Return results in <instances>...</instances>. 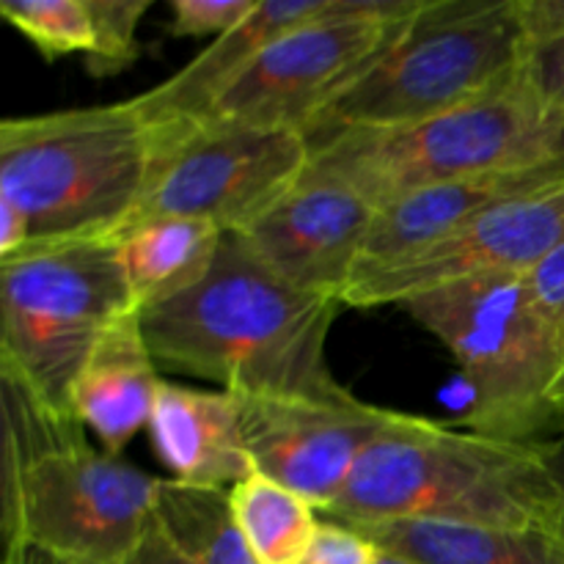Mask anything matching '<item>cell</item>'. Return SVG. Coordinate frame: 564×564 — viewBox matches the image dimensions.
<instances>
[{"mask_svg": "<svg viewBox=\"0 0 564 564\" xmlns=\"http://www.w3.org/2000/svg\"><path fill=\"white\" fill-rule=\"evenodd\" d=\"M308 174L341 182L375 209L441 182L540 169L564 160V113L523 80L466 105L380 130H345L314 143Z\"/></svg>", "mask_w": 564, "mask_h": 564, "instance_id": "obj_6", "label": "cell"}, {"mask_svg": "<svg viewBox=\"0 0 564 564\" xmlns=\"http://www.w3.org/2000/svg\"><path fill=\"white\" fill-rule=\"evenodd\" d=\"M562 400H564V380H562V389H560V405H562Z\"/></svg>", "mask_w": 564, "mask_h": 564, "instance_id": "obj_33", "label": "cell"}, {"mask_svg": "<svg viewBox=\"0 0 564 564\" xmlns=\"http://www.w3.org/2000/svg\"><path fill=\"white\" fill-rule=\"evenodd\" d=\"M127 564H193V562L176 549L174 540L160 529V523L152 521L149 532L143 534L141 545H138L135 554L130 556V562Z\"/></svg>", "mask_w": 564, "mask_h": 564, "instance_id": "obj_29", "label": "cell"}, {"mask_svg": "<svg viewBox=\"0 0 564 564\" xmlns=\"http://www.w3.org/2000/svg\"><path fill=\"white\" fill-rule=\"evenodd\" d=\"M543 457L551 468V477H554L556 488H560L562 496V534H564V435L560 438L543 444Z\"/></svg>", "mask_w": 564, "mask_h": 564, "instance_id": "obj_31", "label": "cell"}, {"mask_svg": "<svg viewBox=\"0 0 564 564\" xmlns=\"http://www.w3.org/2000/svg\"><path fill=\"white\" fill-rule=\"evenodd\" d=\"M149 435L176 482L231 490L253 474L242 441L240 402L231 391H198L163 380Z\"/></svg>", "mask_w": 564, "mask_h": 564, "instance_id": "obj_17", "label": "cell"}, {"mask_svg": "<svg viewBox=\"0 0 564 564\" xmlns=\"http://www.w3.org/2000/svg\"><path fill=\"white\" fill-rule=\"evenodd\" d=\"M424 0H330L328 11L257 55L204 119L303 132Z\"/></svg>", "mask_w": 564, "mask_h": 564, "instance_id": "obj_10", "label": "cell"}, {"mask_svg": "<svg viewBox=\"0 0 564 564\" xmlns=\"http://www.w3.org/2000/svg\"><path fill=\"white\" fill-rule=\"evenodd\" d=\"M3 564H72L58 560V556L47 554V551L36 549L28 543H11L3 549Z\"/></svg>", "mask_w": 564, "mask_h": 564, "instance_id": "obj_30", "label": "cell"}, {"mask_svg": "<svg viewBox=\"0 0 564 564\" xmlns=\"http://www.w3.org/2000/svg\"><path fill=\"white\" fill-rule=\"evenodd\" d=\"M435 336L468 383L466 430L523 444H549L564 430L560 389L564 345L540 317L527 273L479 275L400 303Z\"/></svg>", "mask_w": 564, "mask_h": 564, "instance_id": "obj_7", "label": "cell"}, {"mask_svg": "<svg viewBox=\"0 0 564 564\" xmlns=\"http://www.w3.org/2000/svg\"><path fill=\"white\" fill-rule=\"evenodd\" d=\"M564 246V176L501 202L435 246L352 281L341 303L400 306L419 292L499 273H529Z\"/></svg>", "mask_w": 564, "mask_h": 564, "instance_id": "obj_11", "label": "cell"}, {"mask_svg": "<svg viewBox=\"0 0 564 564\" xmlns=\"http://www.w3.org/2000/svg\"><path fill=\"white\" fill-rule=\"evenodd\" d=\"M562 176L564 160L540 165V169L441 182V185L422 187V191L394 198L375 213L372 229H369L367 246H364L361 268L352 281L380 268H389L400 259L413 257V253L435 246L444 237L455 235L460 226H466L485 209L523 196L529 191H538V187L562 180Z\"/></svg>", "mask_w": 564, "mask_h": 564, "instance_id": "obj_14", "label": "cell"}, {"mask_svg": "<svg viewBox=\"0 0 564 564\" xmlns=\"http://www.w3.org/2000/svg\"><path fill=\"white\" fill-rule=\"evenodd\" d=\"M527 58L518 0H424L303 130L308 147L345 130H380L485 97L518 80Z\"/></svg>", "mask_w": 564, "mask_h": 564, "instance_id": "obj_4", "label": "cell"}, {"mask_svg": "<svg viewBox=\"0 0 564 564\" xmlns=\"http://www.w3.org/2000/svg\"><path fill=\"white\" fill-rule=\"evenodd\" d=\"M163 378L143 334L141 312L121 314L102 330L72 386V411L102 449L121 455L149 427Z\"/></svg>", "mask_w": 564, "mask_h": 564, "instance_id": "obj_16", "label": "cell"}, {"mask_svg": "<svg viewBox=\"0 0 564 564\" xmlns=\"http://www.w3.org/2000/svg\"><path fill=\"white\" fill-rule=\"evenodd\" d=\"M352 529L367 534L386 554L413 564H564V534L554 529L438 521H391Z\"/></svg>", "mask_w": 564, "mask_h": 564, "instance_id": "obj_18", "label": "cell"}, {"mask_svg": "<svg viewBox=\"0 0 564 564\" xmlns=\"http://www.w3.org/2000/svg\"><path fill=\"white\" fill-rule=\"evenodd\" d=\"M237 397V394H235ZM246 452L253 471L286 485L328 516L378 435L394 427L402 411L341 402L237 397Z\"/></svg>", "mask_w": 564, "mask_h": 564, "instance_id": "obj_12", "label": "cell"}, {"mask_svg": "<svg viewBox=\"0 0 564 564\" xmlns=\"http://www.w3.org/2000/svg\"><path fill=\"white\" fill-rule=\"evenodd\" d=\"M330 0H259L257 9L231 31L215 39L185 69L171 75L147 94L132 97V108L147 127L198 121L231 88V83L257 61L268 44L328 11Z\"/></svg>", "mask_w": 564, "mask_h": 564, "instance_id": "obj_15", "label": "cell"}, {"mask_svg": "<svg viewBox=\"0 0 564 564\" xmlns=\"http://www.w3.org/2000/svg\"><path fill=\"white\" fill-rule=\"evenodd\" d=\"M116 240L132 301L147 312L207 279L224 231L207 220L149 218L127 226Z\"/></svg>", "mask_w": 564, "mask_h": 564, "instance_id": "obj_19", "label": "cell"}, {"mask_svg": "<svg viewBox=\"0 0 564 564\" xmlns=\"http://www.w3.org/2000/svg\"><path fill=\"white\" fill-rule=\"evenodd\" d=\"M375 213L352 187L306 171L281 202L235 235L281 281L341 303L361 268Z\"/></svg>", "mask_w": 564, "mask_h": 564, "instance_id": "obj_13", "label": "cell"}, {"mask_svg": "<svg viewBox=\"0 0 564 564\" xmlns=\"http://www.w3.org/2000/svg\"><path fill=\"white\" fill-rule=\"evenodd\" d=\"M562 416H564V400H562ZM562 435H564V430H562Z\"/></svg>", "mask_w": 564, "mask_h": 564, "instance_id": "obj_34", "label": "cell"}, {"mask_svg": "<svg viewBox=\"0 0 564 564\" xmlns=\"http://www.w3.org/2000/svg\"><path fill=\"white\" fill-rule=\"evenodd\" d=\"M339 301L308 295L224 235L213 270L185 295L141 312L158 367L213 380L237 397L350 400L328 367Z\"/></svg>", "mask_w": 564, "mask_h": 564, "instance_id": "obj_1", "label": "cell"}, {"mask_svg": "<svg viewBox=\"0 0 564 564\" xmlns=\"http://www.w3.org/2000/svg\"><path fill=\"white\" fill-rule=\"evenodd\" d=\"M523 80L549 108L564 113V36L527 50Z\"/></svg>", "mask_w": 564, "mask_h": 564, "instance_id": "obj_27", "label": "cell"}, {"mask_svg": "<svg viewBox=\"0 0 564 564\" xmlns=\"http://www.w3.org/2000/svg\"><path fill=\"white\" fill-rule=\"evenodd\" d=\"M259 0H174L171 3V36H224L226 31L246 20Z\"/></svg>", "mask_w": 564, "mask_h": 564, "instance_id": "obj_24", "label": "cell"}, {"mask_svg": "<svg viewBox=\"0 0 564 564\" xmlns=\"http://www.w3.org/2000/svg\"><path fill=\"white\" fill-rule=\"evenodd\" d=\"M116 237L36 242L0 259V372L50 408L72 411V386L113 319L132 312Z\"/></svg>", "mask_w": 564, "mask_h": 564, "instance_id": "obj_8", "label": "cell"}, {"mask_svg": "<svg viewBox=\"0 0 564 564\" xmlns=\"http://www.w3.org/2000/svg\"><path fill=\"white\" fill-rule=\"evenodd\" d=\"M328 521H438L562 532V496L543 444L449 430L402 413L358 460Z\"/></svg>", "mask_w": 564, "mask_h": 564, "instance_id": "obj_3", "label": "cell"}, {"mask_svg": "<svg viewBox=\"0 0 564 564\" xmlns=\"http://www.w3.org/2000/svg\"><path fill=\"white\" fill-rule=\"evenodd\" d=\"M149 135L147 193L127 226L149 218H193L218 226L224 235L242 231L281 202L312 163L306 135L295 130L198 119L149 127Z\"/></svg>", "mask_w": 564, "mask_h": 564, "instance_id": "obj_9", "label": "cell"}, {"mask_svg": "<svg viewBox=\"0 0 564 564\" xmlns=\"http://www.w3.org/2000/svg\"><path fill=\"white\" fill-rule=\"evenodd\" d=\"M527 50L564 36V0H518Z\"/></svg>", "mask_w": 564, "mask_h": 564, "instance_id": "obj_28", "label": "cell"}, {"mask_svg": "<svg viewBox=\"0 0 564 564\" xmlns=\"http://www.w3.org/2000/svg\"><path fill=\"white\" fill-rule=\"evenodd\" d=\"M3 549L28 543L72 564H127L154 521L160 479L88 444L86 424L0 372Z\"/></svg>", "mask_w": 564, "mask_h": 564, "instance_id": "obj_2", "label": "cell"}, {"mask_svg": "<svg viewBox=\"0 0 564 564\" xmlns=\"http://www.w3.org/2000/svg\"><path fill=\"white\" fill-rule=\"evenodd\" d=\"M237 527L257 564H301L317 532V507L253 471L229 490Z\"/></svg>", "mask_w": 564, "mask_h": 564, "instance_id": "obj_21", "label": "cell"}, {"mask_svg": "<svg viewBox=\"0 0 564 564\" xmlns=\"http://www.w3.org/2000/svg\"><path fill=\"white\" fill-rule=\"evenodd\" d=\"M380 549L358 529L336 521H319L301 564H378Z\"/></svg>", "mask_w": 564, "mask_h": 564, "instance_id": "obj_25", "label": "cell"}, {"mask_svg": "<svg viewBox=\"0 0 564 564\" xmlns=\"http://www.w3.org/2000/svg\"><path fill=\"white\" fill-rule=\"evenodd\" d=\"M152 135L132 102L9 116L0 124V202L31 242L119 237L147 193Z\"/></svg>", "mask_w": 564, "mask_h": 564, "instance_id": "obj_5", "label": "cell"}, {"mask_svg": "<svg viewBox=\"0 0 564 564\" xmlns=\"http://www.w3.org/2000/svg\"><path fill=\"white\" fill-rule=\"evenodd\" d=\"M154 521L193 564H257L226 488L160 479Z\"/></svg>", "mask_w": 564, "mask_h": 564, "instance_id": "obj_20", "label": "cell"}, {"mask_svg": "<svg viewBox=\"0 0 564 564\" xmlns=\"http://www.w3.org/2000/svg\"><path fill=\"white\" fill-rule=\"evenodd\" d=\"M527 286L540 317L551 325L564 345V246L551 251L538 268L529 270Z\"/></svg>", "mask_w": 564, "mask_h": 564, "instance_id": "obj_26", "label": "cell"}, {"mask_svg": "<svg viewBox=\"0 0 564 564\" xmlns=\"http://www.w3.org/2000/svg\"><path fill=\"white\" fill-rule=\"evenodd\" d=\"M0 14L47 61L88 55L94 47V20L86 0H3Z\"/></svg>", "mask_w": 564, "mask_h": 564, "instance_id": "obj_22", "label": "cell"}, {"mask_svg": "<svg viewBox=\"0 0 564 564\" xmlns=\"http://www.w3.org/2000/svg\"><path fill=\"white\" fill-rule=\"evenodd\" d=\"M378 564H413L408 560H402V556H394V554H386V551H380V562Z\"/></svg>", "mask_w": 564, "mask_h": 564, "instance_id": "obj_32", "label": "cell"}, {"mask_svg": "<svg viewBox=\"0 0 564 564\" xmlns=\"http://www.w3.org/2000/svg\"><path fill=\"white\" fill-rule=\"evenodd\" d=\"M94 20V47L86 69L94 77H113L130 69L141 55L138 25L152 9L149 0H86Z\"/></svg>", "mask_w": 564, "mask_h": 564, "instance_id": "obj_23", "label": "cell"}]
</instances>
